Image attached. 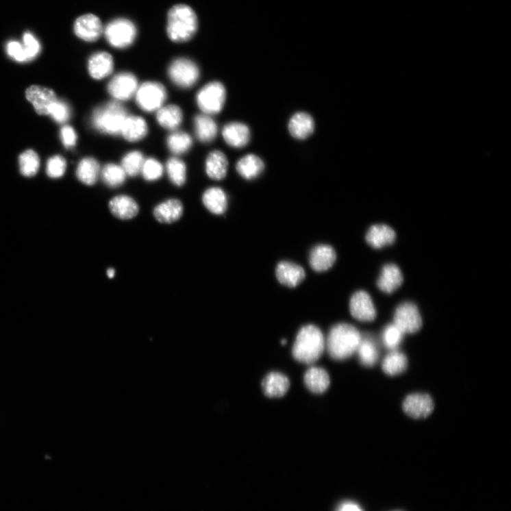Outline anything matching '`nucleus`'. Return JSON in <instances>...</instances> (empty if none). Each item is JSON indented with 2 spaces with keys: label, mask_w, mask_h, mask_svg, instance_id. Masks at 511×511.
<instances>
[{
  "label": "nucleus",
  "mask_w": 511,
  "mask_h": 511,
  "mask_svg": "<svg viewBox=\"0 0 511 511\" xmlns=\"http://www.w3.org/2000/svg\"><path fill=\"white\" fill-rule=\"evenodd\" d=\"M359 330L347 323L332 327L327 340V349L332 358L345 360L357 352L362 340Z\"/></svg>",
  "instance_id": "obj_1"
},
{
  "label": "nucleus",
  "mask_w": 511,
  "mask_h": 511,
  "mask_svg": "<svg viewBox=\"0 0 511 511\" xmlns=\"http://www.w3.org/2000/svg\"><path fill=\"white\" fill-rule=\"evenodd\" d=\"M325 347V341L321 330L313 325L303 327L295 341L292 353L298 362L312 364L318 361Z\"/></svg>",
  "instance_id": "obj_2"
},
{
  "label": "nucleus",
  "mask_w": 511,
  "mask_h": 511,
  "mask_svg": "<svg viewBox=\"0 0 511 511\" xmlns=\"http://www.w3.org/2000/svg\"><path fill=\"white\" fill-rule=\"evenodd\" d=\"M198 29V18L186 5L173 7L168 14L167 34L171 41L183 43L190 40Z\"/></svg>",
  "instance_id": "obj_3"
},
{
  "label": "nucleus",
  "mask_w": 511,
  "mask_h": 511,
  "mask_svg": "<svg viewBox=\"0 0 511 511\" xmlns=\"http://www.w3.org/2000/svg\"><path fill=\"white\" fill-rule=\"evenodd\" d=\"M127 116L126 108L119 102L113 101L97 108L92 113L91 123L98 132L119 135Z\"/></svg>",
  "instance_id": "obj_4"
},
{
  "label": "nucleus",
  "mask_w": 511,
  "mask_h": 511,
  "mask_svg": "<svg viewBox=\"0 0 511 511\" xmlns=\"http://www.w3.org/2000/svg\"><path fill=\"white\" fill-rule=\"evenodd\" d=\"M227 92L224 85L213 82L205 85L196 96V103L205 114L220 113L226 102Z\"/></svg>",
  "instance_id": "obj_5"
},
{
  "label": "nucleus",
  "mask_w": 511,
  "mask_h": 511,
  "mask_svg": "<svg viewBox=\"0 0 511 511\" xmlns=\"http://www.w3.org/2000/svg\"><path fill=\"white\" fill-rule=\"evenodd\" d=\"M168 74L170 79L175 86L188 89L198 82L200 70L199 66L190 59L179 58L171 64Z\"/></svg>",
  "instance_id": "obj_6"
},
{
  "label": "nucleus",
  "mask_w": 511,
  "mask_h": 511,
  "mask_svg": "<svg viewBox=\"0 0 511 511\" xmlns=\"http://www.w3.org/2000/svg\"><path fill=\"white\" fill-rule=\"evenodd\" d=\"M135 96L137 105L142 110L152 112L163 107L166 101L167 92L162 84L149 82L137 89Z\"/></svg>",
  "instance_id": "obj_7"
},
{
  "label": "nucleus",
  "mask_w": 511,
  "mask_h": 511,
  "mask_svg": "<svg viewBox=\"0 0 511 511\" xmlns=\"http://www.w3.org/2000/svg\"><path fill=\"white\" fill-rule=\"evenodd\" d=\"M108 42L116 49L131 46L136 36L135 25L127 18H116L109 23L105 29Z\"/></svg>",
  "instance_id": "obj_8"
},
{
  "label": "nucleus",
  "mask_w": 511,
  "mask_h": 511,
  "mask_svg": "<svg viewBox=\"0 0 511 511\" xmlns=\"http://www.w3.org/2000/svg\"><path fill=\"white\" fill-rule=\"evenodd\" d=\"M138 88V81L134 74L122 72L112 78L108 91L117 102L127 101L135 95Z\"/></svg>",
  "instance_id": "obj_9"
},
{
  "label": "nucleus",
  "mask_w": 511,
  "mask_h": 511,
  "mask_svg": "<svg viewBox=\"0 0 511 511\" xmlns=\"http://www.w3.org/2000/svg\"><path fill=\"white\" fill-rule=\"evenodd\" d=\"M404 334H414L422 327V319L417 306L406 302L400 305L395 314V323Z\"/></svg>",
  "instance_id": "obj_10"
},
{
  "label": "nucleus",
  "mask_w": 511,
  "mask_h": 511,
  "mask_svg": "<svg viewBox=\"0 0 511 511\" xmlns=\"http://www.w3.org/2000/svg\"><path fill=\"white\" fill-rule=\"evenodd\" d=\"M349 310L351 316L361 322H371L377 316V311L369 294L364 290L356 292L351 298Z\"/></svg>",
  "instance_id": "obj_11"
},
{
  "label": "nucleus",
  "mask_w": 511,
  "mask_h": 511,
  "mask_svg": "<svg viewBox=\"0 0 511 511\" xmlns=\"http://www.w3.org/2000/svg\"><path fill=\"white\" fill-rule=\"evenodd\" d=\"M74 32L82 40L93 42L101 36L103 28L99 17L88 14L76 19L74 24Z\"/></svg>",
  "instance_id": "obj_12"
},
{
  "label": "nucleus",
  "mask_w": 511,
  "mask_h": 511,
  "mask_svg": "<svg viewBox=\"0 0 511 511\" xmlns=\"http://www.w3.org/2000/svg\"><path fill=\"white\" fill-rule=\"evenodd\" d=\"M434 402L427 395L416 394L408 396L404 401L403 408L406 414L415 419L427 417L434 410Z\"/></svg>",
  "instance_id": "obj_13"
},
{
  "label": "nucleus",
  "mask_w": 511,
  "mask_h": 511,
  "mask_svg": "<svg viewBox=\"0 0 511 511\" xmlns=\"http://www.w3.org/2000/svg\"><path fill=\"white\" fill-rule=\"evenodd\" d=\"M26 97L36 112L41 115H49L50 107L58 100L52 90L38 86L29 87L26 91Z\"/></svg>",
  "instance_id": "obj_14"
},
{
  "label": "nucleus",
  "mask_w": 511,
  "mask_h": 511,
  "mask_svg": "<svg viewBox=\"0 0 511 511\" xmlns=\"http://www.w3.org/2000/svg\"><path fill=\"white\" fill-rule=\"evenodd\" d=\"M109 209L114 217L121 221H129L139 214L140 207L129 195L115 196L109 203Z\"/></svg>",
  "instance_id": "obj_15"
},
{
  "label": "nucleus",
  "mask_w": 511,
  "mask_h": 511,
  "mask_svg": "<svg viewBox=\"0 0 511 511\" xmlns=\"http://www.w3.org/2000/svg\"><path fill=\"white\" fill-rule=\"evenodd\" d=\"M184 210V205L181 201L171 199L156 205L153 209V216L160 223L172 224L182 219Z\"/></svg>",
  "instance_id": "obj_16"
},
{
  "label": "nucleus",
  "mask_w": 511,
  "mask_h": 511,
  "mask_svg": "<svg viewBox=\"0 0 511 511\" xmlns=\"http://www.w3.org/2000/svg\"><path fill=\"white\" fill-rule=\"evenodd\" d=\"M225 142L233 148L241 149L246 147L251 140V131L249 127L240 122L227 124L223 129Z\"/></svg>",
  "instance_id": "obj_17"
},
{
  "label": "nucleus",
  "mask_w": 511,
  "mask_h": 511,
  "mask_svg": "<svg viewBox=\"0 0 511 511\" xmlns=\"http://www.w3.org/2000/svg\"><path fill=\"white\" fill-rule=\"evenodd\" d=\"M314 121L308 113L299 112L294 114L288 123V131L293 138L303 140L308 138L314 130Z\"/></svg>",
  "instance_id": "obj_18"
},
{
  "label": "nucleus",
  "mask_w": 511,
  "mask_h": 511,
  "mask_svg": "<svg viewBox=\"0 0 511 511\" xmlns=\"http://www.w3.org/2000/svg\"><path fill=\"white\" fill-rule=\"evenodd\" d=\"M336 252L331 246L321 245L310 251L309 262L314 271L318 272L329 269L336 261Z\"/></svg>",
  "instance_id": "obj_19"
},
{
  "label": "nucleus",
  "mask_w": 511,
  "mask_h": 511,
  "mask_svg": "<svg viewBox=\"0 0 511 511\" xmlns=\"http://www.w3.org/2000/svg\"><path fill=\"white\" fill-rule=\"evenodd\" d=\"M114 68L112 56L105 51L92 55L88 61V71L95 80H102L110 75Z\"/></svg>",
  "instance_id": "obj_20"
},
{
  "label": "nucleus",
  "mask_w": 511,
  "mask_h": 511,
  "mask_svg": "<svg viewBox=\"0 0 511 511\" xmlns=\"http://www.w3.org/2000/svg\"><path fill=\"white\" fill-rule=\"evenodd\" d=\"M276 274L282 284L290 288L297 286L306 277L303 268L290 262L279 263L277 267Z\"/></svg>",
  "instance_id": "obj_21"
},
{
  "label": "nucleus",
  "mask_w": 511,
  "mask_h": 511,
  "mask_svg": "<svg viewBox=\"0 0 511 511\" xmlns=\"http://www.w3.org/2000/svg\"><path fill=\"white\" fill-rule=\"evenodd\" d=\"M397 234L394 229L385 225L371 227L366 235L367 243L373 248L379 249L394 243Z\"/></svg>",
  "instance_id": "obj_22"
},
{
  "label": "nucleus",
  "mask_w": 511,
  "mask_h": 511,
  "mask_svg": "<svg viewBox=\"0 0 511 511\" xmlns=\"http://www.w3.org/2000/svg\"><path fill=\"white\" fill-rule=\"evenodd\" d=\"M289 387L290 382L288 377L279 372L270 373L262 382L263 391L269 398L284 397Z\"/></svg>",
  "instance_id": "obj_23"
},
{
  "label": "nucleus",
  "mask_w": 511,
  "mask_h": 511,
  "mask_svg": "<svg viewBox=\"0 0 511 511\" xmlns=\"http://www.w3.org/2000/svg\"><path fill=\"white\" fill-rule=\"evenodd\" d=\"M149 131L147 122L139 116H129L123 126L121 134L129 142L142 140Z\"/></svg>",
  "instance_id": "obj_24"
},
{
  "label": "nucleus",
  "mask_w": 511,
  "mask_h": 511,
  "mask_svg": "<svg viewBox=\"0 0 511 511\" xmlns=\"http://www.w3.org/2000/svg\"><path fill=\"white\" fill-rule=\"evenodd\" d=\"M228 169V160L225 154L219 150L209 153L205 162V170L209 178L221 181L225 178Z\"/></svg>",
  "instance_id": "obj_25"
},
{
  "label": "nucleus",
  "mask_w": 511,
  "mask_h": 511,
  "mask_svg": "<svg viewBox=\"0 0 511 511\" xmlns=\"http://www.w3.org/2000/svg\"><path fill=\"white\" fill-rule=\"evenodd\" d=\"M403 282V277L399 267L390 264L384 266L377 281V286L382 291L390 294L397 290Z\"/></svg>",
  "instance_id": "obj_26"
},
{
  "label": "nucleus",
  "mask_w": 511,
  "mask_h": 511,
  "mask_svg": "<svg viewBox=\"0 0 511 511\" xmlns=\"http://www.w3.org/2000/svg\"><path fill=\"white\" fill-rule=\"evenodd\" d=\"M265 168L263 160L257 155L247 154L236 164V169L243 179L251 181L257 179Z\"/></svg>",
  "instance_id": "obj_27"
},
{
  "label": "nucleus",
  "mask_w": 511,
  "mask_h": 511,
  "mask_svg": "<svg viewBox=\"0 0 511 511\" xmlns=\"http://www.w3.org/2000/svg\"><path fill=\"white\" fill-rule=\"evenodd\" d=\"M195 132L197 138L203 143L212 142L217 136V123L208 114H198L194 118Z\"/></svg>",
  "instance_id": "obj_28"
},
{
  "label": "nucleus",
  "mask_w": 511,
  "mask_h": 511,
  "mask_svg": "<svg viewBox=\"0 0 511 511\" xmlns=\"http://www.w3.org/2000/svg\"><path fill=\"white\" fill-rule=\"evenodd\" d=\"M202 201L206 209L214 214H223L227 209V196L221 188L207 189L203 195Z\"/></svg>",
  "instance_id": "obj_29"
},
{
  "label": "nucleus",
  "mask_w": 511,
  "mask_h": 511,
  "mask_svg": "<svg viewBox=\"0 0 511 511\" xmlns=\"http://www.w3.org/2000/svg\"><path fill=\"white\" fill-rule=\"evenodd\" d=\"M183 111L179 106L169 105L163 106L156 114V121L160 126L168 130L173 131L182 123Z\"/></svg>",
  "instance_id": "obj_30"
},
{
  "label": "nucleus",
  "mask_w": 511,
  "mask_h": 511,
  "mask_svg": "<svg viewBox=\"0 0 511 511\" xmlns=\"http://www.w3.org/2000/svg\"><path fill=\"white\" fill-rule=\"evenodd\" d=\"M307 388L314 394H323L329 386L330 379L327 372L320 367H312L304 376Z\"/></svg>",
  "instance_id": "obj_31"
},
{
  "label": "nucleus",
  "mask_w": 511,
  "mask_h": 511,
  "mask_svg": "<svg viewBox=\"0 0 511 511\" xmlns=\"http://www.w3.org/2000/svg\"><path fill=\"white\" fill-rule=\"evenodd\" d=\"M100 172V164L89 157L82 160L78 164L76 175L81 182L87 186H92L97 182Z\"/></svg>",
  "instance_id": "obj_32"
},
{
  "label": "nucleus",
  "mask_w": 511,
  "mask_h": 511,
  "mask_svg": "<svg viewBox=\"0 0 511 511\" xmlns=\"http://www.w3.org/2000/svg\"><path fill=\"white\" fill-rule=\"evenodd\" d=\"M408 366V360L404 353L399 351H392L388 355L382 364L383 371L389 376H397L403 373Z\"/></svg>",
  "instance_id": "obj_33"
},
{
  "label": "nucleus",
  "mask_w": 511,
  "mask_h": 511,
  "mask_svg": "<svg viewBox=\"0 0 511 511\" xmlns=\"http://www.w3.org/2000/svg\"><path fill=\"white\" fill-rule=\"evenodd\" d=\"M359 360L364 366H373L379 360V350L375 342L369 338L361 340L357 350Z\"/></svg>",
  "instance_id": "obj_34"
},
{
  "label": "nucleus",
  "mask_w": 511,
  "mask_h": 511,
  "mask_svg": "<svg viewBox=\"0 0 511 511\" xmlns=\"http://www.w3.org/2000/svg\"><path fill=\"white\" fill-rule=\"evenodd\" d=\"M166 144L171 152L175 155L187 153L192 146L191 136L184 132H175L167 138Z\"/></svg>",
  "instance_id": "obj_35"
},
{
  "label": "nucleus",
  "mask_w": 511,
  "mask_h": 511,
  "mask_svg": "<svg viewBox=\"0 0 511 511\" xmlns=\"http://www.w3.org/2000/svg\"><path fill=\"white\" fill-rule=\"evenodd\" d=\"M101 177L107 186L114 188L124 184L127 175L121 166L108 164L101 171Z\"/></svg>",
  "instance_id": "obj_36"
},
{
  "label": "nucleus",
  "mask_w": 511,
  "mask_h": 511,
  "mask_svg": "<svg viewBox=\"0 0 511 511\" xmlns=\"http://www.w3.org/2000/svg\"><path fill=\"white\" fill-rule=\"evenodd\" d=\"M166 171L171 182L175 186H183L186 182V166L179 159L173 157L166 163Z\"/></svg>",
  "instance_id": "obj_37"
},
{
  "label": "nucleus",
  "mask_w": 511,
  "mask_h": 511,
  "mask_svg": "<svg viewBox=\"0 0 511 511\" xmlns=\"http://www.w3.org/2000/svg\"><path fill=\"white\" fill-rule=\"evenodd\" d=\"M145 161L142 152L133 151L123 157L121 166L127 175L134 177L141 173Z\"/></svg>",
  "instance_id": "obj_38"
},
{
  "label": "nucleus",
  "mask_w": 511,
  "mask_h": 511,
  "mask_svg": "<svg viewBox=\"0 0 511 511\" xmlns=\"http://www.w3.org/2000/svg\"><path fill=\"white\" fill-rule=\"evenodd\" d=\"M18 163L22 174L26 177L35 175L40 166L38 155L32 150H27L19 156Z\"/></svg>",
  "instance_id": "obj_39"
},
{
  "label": "nucleus",
  "mask_w": 511,
  "mask_h": 511,
  "mask_svg": "<svg viewBox=\"0 0 511 511\" xmlns=\"http://www.w3.org/2000/svg\"><path fill=\"white\" fill-rule=\"evenodd\" d=\"M141 173L147 182H155L162 178L164 173L162 164L155 159L149 158L145 161Z\"/></svg>",
  "instance_id": "obj_40"
},
{
  "label": "nucleus",
  "mask_w": 511,
  "mask_h": 511,
  "mask_svg": "<svg viewBox=\"0 0 511 511\" xmlns=\"http://www.w3.org/2000/svg\"><path fill=\"white\" fill-rule=\"evenodd\" d=\"M404 333L395 325H388L383 332V342L389 349H395L401 343Z\"/></svg>",
  "instance_id": "obj_41"
},
{
  "label": "nucleus",
  "mask_w": 511,
  "mask_h": 511,
  "mask_svg": "<svg viewBox=\"0 0 511 511\" xmlns=\"http://www.w3.org/2000/svg\"><path fill=\"white\" fill-rule=\"evenodd\" d=\"M49 115L56 123L63 124L70 119L71 109L66 103L57 100L50 107Z\"/></svg>",
  "instance_id": "obj_42"
},
{
  "label": "nucleus",
  "mask_w": 511,
  "mask_h": 511,
  "mask_svg": "<svg viewBox=\"0 0 511 511\" xmlns=\"http://www.w3.org/2000/svg\"><path fill=\"white\" fill-rule=\"evenodd\" d=\"M66 169V162L62 156H53L47 162V173L52 179L60 178L64 175Z\"/></svg>",
  "instance_id": "obj_43"
},
{
  "label": "nucleus",
  "mask_w": 511,
  "mask_h": 511,
  "mask_svg": "<svg viewBox=\"0 0 511 511\" xmlns=\"http://www.w3.org/2000/svg\"><path fill=\"white\" fill-rule=\"evenodd\" d=\"M23 47L27 58V61H32L41 51L40 43L31 32H28L23 36Z\"/></svg>",
  "instance_id": "obj_44"
},
{
  "label": "nucleus",
  "mask_w": 511,
  "mask_h": 511,
  "mask_svg": "<svg viewBox=\"0 0 511 511\" xmlns=\"http://www.w3.org/2000/svg\"><path fill=\"white\" fill-rule=\"evenodd\" d=\"M6 51L9 56L14 61L23 63L28 62L23 45L17 41H11L8 43Z\"/></svg>",
  "instance_id": "obj_45"
},
{
  "label": "nucleus",
  "mask_w": 511,
  "mask_h": 511,
  "mask_svg": "<svg viewBox=\"0 0 511 511\" xmlns=\"http://www.w3.org/2000/svg\"><path fill=\"white\" fill-rule=\"evenodd\" d=\"M61 136L63 144L67 148L73 147L77 139L75 129L70 126H65L62 129Z\"/></svg>",
  "instance_id": "obj_46"
},
{
  "label": "nucleus",
  "mask_w": 511,
  "mask_h": 511,
  "mask_svg": "<svg viewBox=\"0 0 511 511\" xmlns=\"http://www.w3.org/2000/svg\"><path fill=\"white\" fill-rule=\"evenodd\" d=\"M337 511H363L362 508L356 503L346 501L342 503L338 508Z\"/></svg>",
  "instance_id": "obj_47"
},
{
  "label": "nucleus",
  "mask_w": 511,
  "mask_h": 511,
  "mask_svg": "<svg viewBox=\"0 0 511 511\" xmlns=\"http://www.w3.org/2000/svg\"><path fill=\"white\" fill-rule=\"evenodd\" d=\"M107 275L108 278L113 279L115 276V270L112 268H110L107 271Z\"/></svg>",
  "instance_id": "obj_48"
},
{
  "label": "nucleus",
  "mask_w": 511,
  "mask_h": 511,
  "mask_svg": "<svg viewBox=\"0 0 511 511\" xmlns=\"http://www.w3.org/2000/svg\"><path fill=\"white\" fill-rule=\"evenodd\" d=\"M286 343V340H282V344L283 345H285Z\"/></svg>",
  "instance_id": "obj_49"
},
{
  "label": "nucleus",
  "mask_w": 511,
  "mask_h": 511,
  "mask_svg": "<svg viewBox=\"0 0 511 511\" xmlns=\"http://www.w3.org/2000/svg\"><path fill=\"white\" fill-rule=\"evenodd\" d=\"M397 511H400V510H397Z\"/></svg>",
  "instance_id": "obj_50"
}]
</instances>
